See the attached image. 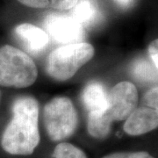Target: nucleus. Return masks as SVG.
Returning a JSON list of instances; mask_svg holds the SVG:
<instances>
[{"mask_svg": "<svg viewBox=\"0 0 158 158\" xmlns=\"http://www.w3.org/2000/svg\"><path fill=\"white\" fill-rule=\"evenodd\" d=\"M39 105L32 97H19L12 105V118L1 139L6 152L14 156L32 155L39 145Z\"/></svg>", "mask_w": 158, "mask_h": 158, "instance_id": "nucleus-1", "label": "nucleus"}, {"mask_svg": "<svg viewBox=\"0 0 158 158\" xmlns=\"http://www.w3.org/2000/svg\"><path fill=\"white\" fill-rule=\"evenodd\" d=\"M38 70L27 54L11 45L0 48V85L27 88L34 85Z\"/></svg>", "mask_w": 158, "mask_h": 158, "instance_id": "nucleus-2", "label": "nucleus"}, {"mask_svg": "<svg viewBox=\"0 0 158 158\" xmlns=\"http://www.w3.org/2000/svg\"><path fill=\"white\" fill-rule=\"evenodd\" d=\"M93 56L94 48L87 42L62 46L52 51L48 57L47 73L55 80L66 81L71 78Z\"/></svg>", "mask_w": 158, "mask_h": 158, "instance_id": "nucleus-3", "label": "nucleus"}, {"mask_svg": "<svg viewBox=\"0 0 158 158\" xmlns=\"http://www.w3.org/2000/svg\"><path fill=\"white\" fill-rule=\"evenodd\" d=\"M44 123L51 141H60L71 136L77 128L78 115L67 97H56L44 107Z\"/></svg>", "mask_w": 158, "mask_h": 158, "instance_id": "nucleus-4", "label": "nucleus"}, {"mask_svg": "<svg viewBox=\"0 0 158 158\" xmlns=\"http://www.w3.org/2000/svg\"><path fill=\"white\" fill-rule=\"evenodd\" d=\"M138 99L135 85L130 82H120L108 94L107 106L100 113L111 125L114 121L124 120L137 108Z\"/></svg>", "mask_w": 158, "mask_h": 158, "instance_id": "nucleus-5", "label": "nucleus"}, {"mask_svg": "<svg viewBox=\"0 0 158 158\" xmlns=\"http://www.w3.org/2000/svg\"><path fill=\"white\" fill-rule=\"evenodd\" d=\"M45 26L48 33L58 43H77L85 38L83 26L72 17L53 14L46 19Z\"/></svg>", "mask_w": 158, "mask_h": 158, "instance_id": "nucleus-6", "label": "nucleus"}, {"mask_svg": "<svg viewBox=\"0 0 158 158\" xmlns=\"http://www.w3.org/2000/svg\"><path fill=\"white\" fill-rule=\"evenodd\" d=\"M157 127V110L150 107H139L127 118L123 129L128 135L138 136L156 129Z\"/></svg>", "mask_w": 158, "mask_h": 158, "instance_id": "nucleus-7", "label": "nucleus"}, {"mask_svg": "<svg viewBox=\"0 0 158 158\" xmlns=\"http://www.w3.org/2000/svg\"><path fill=\"white\" fill-rule=\"evenodd\" d=\"M15 34L23 44L33 54L44 50L49 43V36L44 30L29 23L20 24L16 27Z\"/></svg>", "mask_w": 158, "mask_h": 158, "instance_id": "nucleus-8", "label": "nucleus"}, {"mask_svg": "<svg viewBox=\"0 0 158 158\" xmlns=\"http://www.w3.org/2000/svg\"><path fill=\"white\" fill-rule=\"evenodd\" d=\"M108 94L101 83L92 81L86 85L82 93V101L89 112H102L107 106Z\"/></svg>", "mask_w": 158, "mask_h": 158, "instance_id": "nucleus-9", "label": "nucleus"}, {"mask_svg": "<svg viewBox=\"0 0 158 158\" xmlns=\"http://www.w3.org/2000/svg\"><path fill=\"white\" fill-rule=\"evenodd\" d=\"M72 9V18L81 25L90 23L97 15L96 6L92 0H78Z\"/></svg>", "mask_w": 158, "mask_h": 158, "instance_id": "nucleus-10", "label": "nucleus"}, {"mask_svg": "<svg viewBox=\"0 0 158 158\" xmlns=\"http://www.w3.org/2000/svg\"><path fill=\"white\" fill-rule=\"evenodd\" d=\"M24 6L32 8H53L60 11L72 9L78 0H18Z\"/></svg>", "mask_w": 158, "mask_h": 158, "instance_id": "nucleus-11", "label": "nucleus"}, {"mask_svg": "<svg viewBox=\"0 0 158 158\" xmlns=\"http://www.w3.org/2000/svg\"><path fill=\"white\" fill-rule=\"evenodd\" d=\"M133 74L135 77L143 82H156L157 69L150 64L146 59L141 58L133 65Z\"/></svg>", "mask_w": 158, "mask_h": 158, "instance_id": "nucleus-12", "label": "nucleus"}, {"mask_svg": "<svg viewBox=\"0 0 158 158\" xmlns=\"http://www.w3.org/2000/svg\"><path fill=\"white\" fill-rule=\"evenodd\" d=\"M52 156L54 158H87L81 148L68 142H61L55 148Z\"/></svg>", "mask_w": 158, "mask_h": 158, "instance_id": "nucleus-13", "label": "nucleus"}, {"mask_svg": "<svg viewBox=\"0 0 158 158\" xmlns=\"http://www.w3.org/2000/svg\"><path fill=\"white\" fill-rule=\"evenodd\" d=\"M103 158H155L150 154L144 151L139 152H118L109 154Z\"/></svg>", "mask_w": 158, "mask_h": 158, "instance_id": "nucleus-14", "label": "nucleus"}, {"mask_svg": "<svg viewBox=\"0 0 158 158\" xmlns=\"http://www.w3.org/2000/svg\"><path fill=\"white\" fill-rule=\"evenodd\" d=\"M157 94H158L157 86H155V87H152L150 90H148L147 93H146L145 97H144V100H145V102H146L148 105L150 106V108L156 109V110H157V107H158Z\"/></svg>", "mask_w": 158, "mask_h": 158, "instance_id": "nucleus-15", "label": "nucleus"}, {"mask_svg": "<svg viewBox=\"0 0 158 158\" xmlns=\"http://www.w3.org/2000/svg\"><path fill=\"white\" fill-rule=\"evenodd\" d=\"M158 40H153L152 42L149 44L148 46V54H149V56L152 60L153 65L158 68Z\"/></svg>", "mask_w": 158, "mask_h": 158, "instance_id": "nucleus-16", "label": "nucleus"}, {"mask_svg": "<svg viewBox=\"0 0 158 158\" xmlns=\"http://www.w3.org/2000/svg\"><path fill=\"white\" fill-rule=\"evenodd\" d=\"M118 1H120L121 3H127L129 0H118Z\"/></svg>", "mask_w": 158, "mask_h": 158, "instance_id": "nucleus-17", "label": "nucleus"}, {"mask_svg": "<svg viewBox=\"0 0 158 158\" xmlns=\"http://www.w3.org/2000/svg\"><path fill=\"white\" fill-rule=\"evenodd\" d=\"M0 98H1V91H0Z\"/></svg>", "mask_w": 158, "mask_h": 158, "instance_id": "nucleus-18", "label": "nucleus"}]
</instances>
